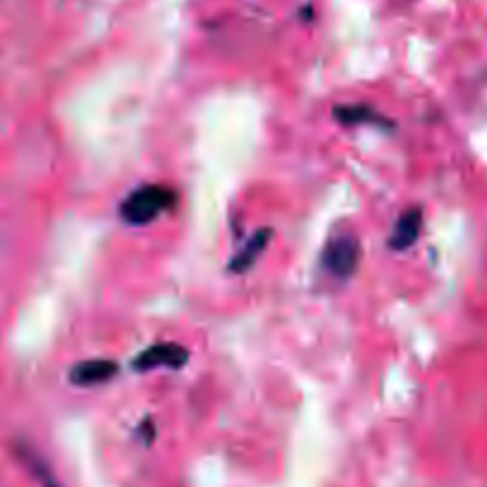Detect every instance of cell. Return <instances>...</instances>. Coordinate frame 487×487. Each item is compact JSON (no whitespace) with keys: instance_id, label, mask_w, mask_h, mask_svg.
I'll list each match as a JSON object with an SVG mask.
<instances>
[{"instance_id":"5","label":"cell","mask_w":487,"mask_h":487,"mask_svg":"<svg viewBox=\"0 0 487 487\" xmlns=\"http://www.w3.org/2000/svg\"><path fill=\"white\" fill-rule=\"evenodd\" d=\"M421 227H423V210L421 208H409L404 216L399 217L394 225V232L390 237V246L397 251L411 249L413 244L421 237Z\"/></svg>"},{"instance_id":"7","label":"cell","mask_w":487,"mask_h":487,"mask_svg":"<svg viewBox=\"0 0 487 487\" xmlns=\"http://www.w3.org/2000/svg\"><path fill=\"white\" fill-rule=\"evenodd\" d=\"M334 118L340 120L341 125H347V127L366 125V122L390 127V122H387L380 112L368 108V105H337V108H334Z\"/></svg>"},{"instance_id":"4","label":"cell","mask_w":487,"mask_h":487,"mask_svg":"<svg viewBox=\"0 0 487 487\" xmlns=\"http://www.w3.org/2000/svg\"><path fill=\"white\" fill-rule=\"evenodd\" d=\"M120 366L111 359H89V361L77 363L70 370V383L79 387H96V385L111 383L118 376Z\"/></svg>"},{"instance_id":"2","label":"cell","mask_w":487,"mask_h":487,"mask_svg":"<svg viewBox=\"0 0 487 487\" xmlns=\"http://www.w3.org/2000/svg\"><path fill=\"white\" fill-rule=\"evenodd\" d=\"M359 256H361V246L351 235H340L325 246L323 253V265L327 272H332L334 278L347 279L351 278L359 268Z\"/></svg>"},{"instance_id":"1","label":"cell","mask_w":487,"mask_h":487,"mask_svg":"<svg viewBox=\"0 0 487 487\" xmlns=\"http://www.w3.org/2000/svg\"><path fill=\"white\" fill-rule=\"evenodd\" d=\"M177 201V194L165 184H146L127 196L120 208V216L127 225L141 227V225L154 223L155 217L170 210Z\"/></svg>"},{"instance_id":"6","label":"cell","mask_w":487,"mask_h":487,"mask_svg":"<svg viewBox=\"0 0 487 487\" xmlns=\"http://www.w3.org/2000/svg\"><path fill=\"white\" fill-rule=\"evenodd\" d=\"M272 239V230L270 227H265V230H258L253 237L249 239V242L244 244L242 251H239L237 256L230 261V272H246L251 268V265L256 263L258 256L263 253L265 246H268V242Z\"/></svg>"},{"instance_id":"3","label":"cell","mask_w":487,"mask_h":487,"mask_svg":"<svg viewBox=\"0 0 487 487\" xmlns=\"http://www.w3.org/2000/svg\"><path fill=\"white\" fill-rule=\"evenodd\" d=\"M189 361V351L174 341H158L154 347L144 349L132 361L137 373H148L155 368H182Z\"/></svg>"},{"instance_id":"8","label":"cell","mask_w":487,"mask_h":487,"mask_svg":"<svg viewBox=\"0 0 487 487\" xmlns=\"http://www.w3.org/2000/svg\"><path fill=\"white\" fill-rule=\"evenodd\" d=\"M22 459L27 461V466L31 468V474H34L36 478H39V481H41L43 487H60L56 483V478H53V475L49 474V468L43 466V461L39 459V456H36L34 452H22Z\"/></svg>"}]
</instances>
